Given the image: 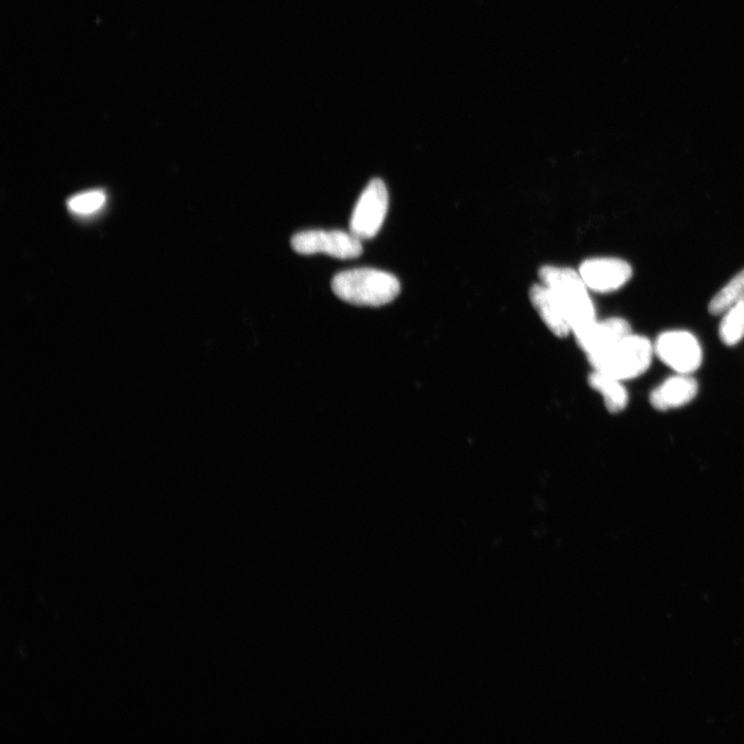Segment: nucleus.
I'll return each mask as SVG.
<instances>
[{"label": "nucleus", "mask_w": 744, "mask_h": 744, "mask_svg": "<svg viewBox=\"0 0 744 744\" xmlns=\"http://www.w3.org/2000/svg\"><path fill=\"white\" fill-rule=\"evenodd\" d=\"M331 287L339 299L353 305L371 307L391 303L401 290L394 275L372 268L340 272L333 277Z\"/></svg>", "instance_id": "f257e3e1"}, {"label": "nucleus", "mask_w": 744, "mask_h": 744, "mask_svg": "<svg viewBox=\"0 0 744 744\" xmlns=\"http://www.w3.org/2000/svg\"><path fill=\"white\" fill-rule=\"evenodd\" d=\"M293 250L300 255L326 254L348 260L362 255V240L345 231H304L293 236Z\"/></svg>", "instance_id": "39448f33"}, {"label": "nucleus", "mask_w": 744, "mask_h": 744, "mask_svg": "<svg viewBox=\"0 0 744 744\" xmlns=\"http://www.w3.org/2000/svg\"><path fill=\"white\" fill-rule=\"evenodd\" d=\"M107 202L103 191H87L72 197L68 201V208L77 215H91L100 211Z\"/></svg>", "instance_id": "4468645a"}, {"label": "nucleus", "mask_w": 744, "mask_h": 744, "mask_svg": "<svg viewBox=\"0 0 744 744\" xmlns=\"http://www.w3.org/2000/svg\"><path fill=\"white\" fill-rule=\"evenodd\" d=\"M388 206L389 197L384 181L371 180L355 206L350 232L362 241L374 238L384 224Z\"/></svg>", "instance_id": "423d86ee"}, {"label": "nucleus", "mask_w": 744, "mask_h": 744, "mask_svg": "<svg viewBox=\"0 0 744 744\" xmlns=\"http://www.w3.org/2000/svg\"><path fill=\"white\" fill-rule=\"evenodd\" d=\"M654 347L655 355L675 374L693 375L702 365V346L689 331L664 332L657 338Z\"/></svg>", "instance_id": "20e7f679"}, {"label": "nucleus", "mask_w": 744, "mask_h": 744, "mask_svg": "<svg viewBox=\"0 0 744 744\" xmlns=\"http://www.w3.org/2000/svg\"><path fill=\"white\" fill-rule=\"evenodd\" d=\"M655 356L654 344L632 332L607 351L588 357V361L594 370L626 382L645 374Z\"/></svg>", "instance_id": "7ed1b4c3"}, {"label": "nucleus", "mask_w": 744, "mask_h": 744, "mask_svg": "<svg viewBox=\"0 0 744 744\" xmlns=\"http://www.w3.org/2000/svg\"><path fill=\"white\" fill-rule=\"evenodd\" d=\"M632 333L630 324L622 318L596 321L575 333L579 347L587 358L599 355Z\"/></svg>", "instance_id": "6e6552de"}, {"label": "nucleus", "mask_w": 744, "mask_h": 744, "mask_svg": "<svg viewBox=\"0 0 744 744\" xmlns=\"http://www.w3.org/2000/svg\"><path fill=\"white\" fill-rule=\"evenodd\" d=\"M699 385L693 375L675 374L650 393V405L667 412L690 405L697 397Z\"/></svg>", "instance_id": "1a4fd4ad"}, {"label": "nucleus", "mask_w": 744, "mask_h": 744, "mask_svg": "<svg viewBox=\"0 0 744 744\" xmlns=\"http://www.w3.org/2000/svg\"><path fill=\"white\" fill-rule=\"evenodd\" d=\"M579 273L587 289L610 293L622 289L631 281L633 269L624 260L600 258L582 263Z\"/></svg>", "instance_id": "0eeeda50"}, {"label": "nucleus", "mask_w": 744, "mask_h": 744, "mask_svg": "<svg viewBox=\"0 0 744 744\" xmlns=\"http://www.w3.org/2000/svg\"><path fill=\"white\" fill-rule=\"evenodd\" d=\"M588 383L602 395L605 406L610 413L617 414L628 407L630 397L624 385L625 382L609 376L605 372L594 370L593 374L589 376Z\"/></svg>", "instance_id": "9b49d317"}, {"label": "nucleus", "mask_w": 744, "mask_h": 744, "mask_svg": "<svg viewBox=\"0 0 744 744\" xmlns=\"http://www.w3.org/2000/svg\"><path fill=\"white\" fill-rule=\"evenodd\" d=\"M744 301V269L720 290L709 303V313L722 316L730 307Z\"/></svg>", "instance_id": "f8f14e48"}, {"label": "nucleus", "mask_w": 744, "mask_h": 744, "mask_svg": "<svg viewBox=\"0 0 744 744\" xmlns=\"http://www.w3.org/2000/svg\"><path fill=\"white\" fill-rule=\"evenodd\" d=\"M722 316L720 338L727 347H734L744 339V301L730 307Z\"/></svg>", "instance_id": "ddd939ff"}, {"label": "nucleus", "mask_w": 744, "mask_h": 744, "mask_svg": "<svg viewBox=\"0 0 744 744\" xmlns=\"http://www.w3.org/2000/svg\"><path fill=\"white\" fill-rule=\"evenodd\" d=\"M531 301L548 329L558 337L572 333L571 325L560 300L545 285H536L530 292Z\"/></svg>", "instance_id": "9d476101"}, {"label": "nucleus", "mask_w": 744, "mask_h": 744, "mask_svg": "<svg viewBox=\"0 0 744 744\" xmlns=\"http://www.w3.org/2000/svg\"><path fill=\"white\" fill-rule=\"evenodd\" d=\"M540 278L542 284L561 301L572 333L597 321L594 302L579 272L566 267L545 266L540 270Z\"/></svg>", "instance_id": "f03ea898"}]
</instances>
